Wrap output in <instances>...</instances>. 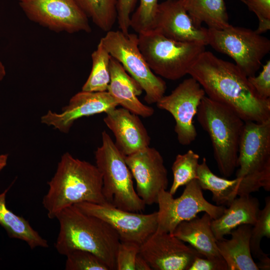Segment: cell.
Masks as SVG:
<instances>
[{
    "label": "cell",
    "instance_id": "cell-38",
    "mask_svg": "<svg viewBox=\"0 0 270 270\" xmlns=\"http://www.w3.org/2000/svg\"><path fill=\"white\" fill-rule=\"evenodd\" d=\"M8 156V154H0V172L6 166Z\"/></svg>",
    "mask_w": 270,
    "mask_h": 270
},
{
    "label": "cell",
    "instance_id": "cell-17",
    "mask_svg": "<svg viewBox=\"0 0 270 270\" xmlns=\"http://www.w3.org/2000/svg\"><path fill=\"white\" fill-rule=\"evenodd\" d=\"M152 30L174 40L208 45L207 28L196 25L179 0L158 4Z\"/></svg>",
    "mask_w": 270,
    "mask_h": 270
},
{
    "label": "cell",
    "instance_id": "cell-9",
    "mask_svg": "<svg viewBox=\"0 0 270 270\" xmlns=\"http://www.w3.org/2000/svg\"><path fill=\"white\" fill-rule=\"evenodd\" d=\"M208 44L226 54L248 77L255 76L270 51V40L255 30L233 26L221 30L207 28Z\"/></svg>",
    "mask_w": 270,
    "mask_h": 270
},
{
    "label": "cell",
    "instance_id": "cell-36",
    "mask_svg": "<svg viewBox=\"0 0 270 270\" xmlns=\"http://www.w3.org/2000/svg\"><path fill=\"white\" fill-rule=\"evenodd\" d=\"M188 270H228V268L225 260H216L197 256Z\"/></svg>",
    "mask_w": 270,
    "mask_h": 270
},
{
    "label": "cell",
    "instance_id": "cell-19",
    "mask_svg": "<svg viewBox=\"0 0 270 270\" xmlns=\"http://www.w3.org/2000/svg\"><path fill=\"white\" fill-rule=\"evenodd\" d=\"M110 72V81L107 91L118 102L120 106L143 118L153 115L154 109L142 103L138 98L143 90L140 85L112 56Z\"/></svg>",
    "mask_w": 270,
    "mask_h": 270
},
{
    "label": "cell",
    "instance_id": "cell-2",
    "mask_svg": "<svg viewBox=\"0 0 270 270\" xmlns=\"http://www.w3.org/2000/svg\"><path fill=\"white\" fill-rule=\"evenodd\" d=\"M42 204L52 219L63 209L80 202L104 204L102 174L96 166L64 154L55 174L48 182Z\"/></svg>",
    "mask_w": 270,
    "mask_h": 270
},
{
    "label": "cell",
    "instance_id": "cell-8",
    "mask_svg": "<svg viewBox=\"0 0 270 270\" xmlns=\"http://www.w3.org/2000/svg\"><path fill=\"white\" fill-rule=\"evenodd\" d=\"M100 41L110 54L140 85L148 104H156L166 89L165 82L151 70L138 44V34L110 30Z\"/></svg>",
    "mask_w": 270,
    "mask_h": 270
},
{
    "label": "cell",
    "instance_id": "cell-11",
    "mask_svg": "<svg viewBox=\"0 0 270 270\" xmlns=\"http://www.w3.org/2000/svg\"><path fill=\"white\" fill-rule=\"evenodd\" d=\"M28 18L56 32L73 34L92 30L88 18L75 0H18Z\"/></svg>",
    "mask_w": 270,
    "mask_h": 270
},
{
    "label": "cell",
    "instance_id": "cell-23",
    "mask_svg": "<svg viewBox=\"0 0 270 270\" xmlns=\"http://www.w3.org/2000/svg\"><path fill=\"white\" fill-rule=\"evenodd\" d=\"M252 228L250 224L240 225L230 232V239L217 241L218 252L228 270H258L250 249Z\"/></svg>",
    "mask_w": 270,
    "mask_h": 270
},
{
    "label": "cell",
    "instance_id": "cell-13",
    "mask_svg": "<svg viewBox=\"0 0 270 270\" xmlns=\"http://www.w3.org/2000/svg\"><path fill=\"white\" fill-rule=\"evenodd\" d=\"M84 212L108 223L116 232L120 241L140 245L158 227V212L148 214L124 210L106 203L82 202L74 204Z\"/></svg>",
    "mask_w": 270,
    "mask_h": 270
},
{
    "label": "cell",
    "instance_id": "cell-37",
    "mask_svg": "<svg viewBox=\"0 0 270 270\" xmlns=\"http://www.w3.org/2000/svg\"><path fill=\"white\" fill-rule=\"evenodd\" d=\"M134 268L135 270H152L148 262L139 254H138L136 258Z\"/></svg>",
    "mask_w": 270,
    "mask_h": 270
},
{
    "label": "cell",
    "instance_id": "cell-12",
    "mask_svg": "<svg viewBox=\"0 0 270 270\" xmlns=\"http://www.w3.org/2000/svg\"><path fill=\"white\" fill-rule=\"evenodd\" d=\"M205 96L200 84L190 77L184 80L170 94L164 95L156 103L158 108L168 112L173 116L176 122L174 132L182 145L190 144L197 136L194 118Z\"/></svg>",
    "mask_w": 270,
    "mask_h": 270
},
{
    "label": "cell",
    "instance_id": "cell-16",
    "mask_svg": "<svg viewBox=\"0 0 270 270\" xmlns=\"http://www.w3.org/2000/svg\"><path fill=\"white\" fill-rule=\"evenodd\" d=\"M118 106H120L118 102L108 91L82 90L71 98L61 112L48 110L41 117L40 120L42 124L67 133L77 120L102 112L106 113Z\"/></svg>",
    "mask_w": 270,
    "mask_h": 270
},
{
    "label": "cell",
    "instance_id": "cell-26",
    "mask_svg": "<svg viewBox=\"0 0 270 270\" xmlns=\"http://www.w3.org/2000/svg\"><path fill=\"white\" fill-rule=\"evenodd\" d=\"M92 68L82 90L86 92L107 91L110 81V64L111 56L100 42L91 55Z\"/></svg>",
    "mask_w": 270,
    "mask_h": 270
},
{
    "label": "cell",
    "instance_id": "cell-3",
    "mask_svg": "<svg viewBox=\"0 0 270 270\" xmlns=\"http://www.w3.org/2000/svg\"><path fill=\"white\" fill-rule=\"evenodd\" d=\"M60 230L55 248L66 256L74 250L92 252L110 270H116V257L120 240L116 232L102 220L87 214L75 205L68 206L56 216Z\"/></svg>",
    "mask_w": 270,
    "mask_h": 270
},
{
    "label": "cell",
    "instance_id": "cell-30",
    "mask_svg": "<svg viewBox=\"0 0 270 270\" xmlns=\"http://www.w3.org/2000/svg\"><path fill=\"white\" fill-rule=\"evenodd\" d=\"M158 0H140V4L131 16L130 27L138 34L153 30L158 5Z\"/></svg>",
    "mask_w": 270,
    "mask_h": 270
},
{
    "label": "cell",
    "instance_id": "cell-20",
    "mask_svg": "<svg viewBox=\"0 0 270 270\" xmlns=\"http://www.w3.org/2000/svg\"><path fill=\"white\" fill-rule=\"evenodd\" d=\"M212 218L204 212L200 218H196L180 222L172 234L187 242L204 257L216 260H224L220 254L217 240L211 227Z\"/></svg>",
    "mask_w": 270,
    "mask_h": 270
},
{
    "label": "cell",
    "instance_id": "cell-33",
    "mask_svg": "<svg viewBox=\"0 0 270 270\" xmlns=\"http://www.w3.org/2000/svg\"><path fill=\"white\" fill-rule=\"evenodd\" d=\"M249 10L257 16L258 25L255 32L260 34L270 29V0H243Z\"/></svg>",
    "mask_w": 270,
    "mask_h": 270
},
{
    "label": "cell",
    "instance_id": "cell-31",
    "mask_svg": "<svg viewBox=\"0 0 270 270\" xmlns=\"http://www.w3.org/2000/svg\"><path fill=\"white\" fill-rule=\"evenodd\" d=\"M66 256V270H110L102 259L87 250H74Z\"/></svg>",
    "mask_w": 270,
    "mask_h": 270
},
{
    "label": "cell",
    "instance_id": "cell-18",
    "mask_svg": "<svg viewBox=\"0 0 270 270\" xmlns=\"http://www.w3.org/2000/svg\"><path fill=\"white\" fill-rule=\"evenodd\" d=\"M104 122L113 132L116 148L125 156L150 146V138L138 117L124 108H114L106 113Z\"/></svg>",
    "mask_w": 270,
    "mask_h": 270
},
{
    "label": "cell",
    "instance_id": "cell-6",
    "mask_svg": "<svg viewBox=\"0 0 270 270\" xmlns=\"http://www.w3.org/2000/svg\"><path fill=\"white\" fill-rule=\"evenodd\" d=\"M139 48L151 70L169 80H177L186 74L206 45L182 42L166 37L154 30L138 34Z\"/></svg>",
    "mask_w": 270,
    "mask_h": 270
},
{
    "label": "cell",
    "instance_id": "cell-21",
    "mask_svg": "<svg viewBox=\"0 0 270 270\" xmlns=\"http://www.w3.org/2000/svg\"><path fill=\"white\" fill-rule=\"evenodd\" d=\"M197 180L202 190H210L217 206H228L238 196L250 194L254 189L244 180L236 178L228 180L214 174L205 158L197 168Z\"/></svg>",
    "mask_w": 270,
    "mask_h": 270
},
{
    "label": "cell",
    "instance_id": "cell-15",
    "mask_svg": "<svg viewBox=\"0 0 270 270\" xmlns=\"http://www.w3.org/2000/svg\"><path fill=\"white\" fill-rule=\"evenodd\" d=\"M136 182V192L146 205L157 204L162 190H166L168 174L164 158L154 148L149 146L125 156Z\"/></svg>",
    "mask_w": 270,
    "mask_h": 270
},
{
    "label": "cell",
    "instance_id": "cell-25",
    "mask_svg": "<svg viewBox=\"0 0 270 270\" xmlns=\"http://www.w3.org/2000/svg\"><path fill=\"white\" fill-rule=\"evenodd\" d=\"M198 26L205 23L208 28L221 30L229 26L224 0H179Z\"/></svg>",
    "mask_w": 270,
    "mask_h": 270
},
{
    "label": "cell",
    "instance_id": "cell-7",
    "mask_svg": "<svg viewBox=\"0 0 270 270\" xmlns=\"http://www.w3.org/2000/svg\"><path fill=\"white\" fill-rule=\"evenodd\" d=\"M236 178L244 180L256 192L270 191V120L244 122L238 150Z\"/></svg>",
    "mask_w": 270,
    "mask_h": 270
},
{
    "label": "cell",
    "instance_id": "cell-4",
    "mask_svg": "<svg viewBox=\"0 0 270 270\" xmlns=\"http://www.w3.org/2000/svg\"><path fill=\"white\" fill-rule=\"evenodd\" d=\"M196 115L199 124L209 135L220 173L230 177L238 167V144L244 122L231 108L206 96Z\"/></svg>",
    "mask_w": 270,
    "mask_h": 270
},
{
    "label": "cell",
    "instance_id": "cell-29",
    "mask_svg": "<svg viewBox=\"0 0 270 270\" xmlns=\"http://www.w3.org/2000/svg\"><path fill=\"white\" fill-rule=\"evenodd\" d=\"M199 158V155L192 150L176 156L172 166L174 178L168 191L170 194H174L180 187L186 186L192 180L197 179Z\"/></svg>",
    "mask_w": 270,
    "mask_h": 270
},
{
    "label": "cell",
    "instance_id": "cell-39",
    "mask_svg": "<svg viewBox=\"0 0 270 270\" xmlns=\"http://www.w3.org/2000/svg\"><path fill=\"white\" fill-rule=\"evenodd\" d=\"M6 74V68L2 63L0 60V82L2 80Z\"/></svg>",
    "mask_w": 270,
    "mask_h": 270
},
{
    "label": "cell",
    "instance_id": "cell-14",
    "mask_svg": "<svg viewBox=\"0 0 270 270\" xmlns=\"http://www.w3.org/2000/svg\"><path fill=\"white\" fill-rule=\"evenodd\" d=\"M138 254L154 270H188L196 257H204L173 234L158 231L140 246Z\"/></svg>",
    "mask_w": 270,
    "mask_h": 270
},
{
    "label": "cell",
    "instance_id": "cell-35",
    "mask_svg": "<svg viewBox=\"0 0 270 270\" xmlns=\"http://www.w3.org/2000/svg\"><path fill=\"white\" fill-rule=\"evenodd\" d=\"M138 0H117V19L120 30L124 34L128 33L131 13Z\"/></svg>",
    "mask_w": 270,
    "mask_h": 270
},
{
    "label": "cell",
    "instance_id": "cell-1",
    "mask_svg": "<svg viewBox=\"0 0 270 270\" xmlns=\"http://www.w3.org/2000/svg\"><path fill=\"white\" fill-rule=\"evenodd\" d=\"M188 74L200 84L207 96L231 108L244 122L270 120V98L259 96L235 64L204 50Z\"/></svg>",
    "mask_w": 270,
    "mask_h": 270
},
{
    "label": "cell",
    "instance_id": "cell-28",
    "mask_svg": "<svg viewBox=\"0 0 270 270\" xmlns=\"http://www.w3.org/2000/svg\"><path fill=\"white\" fill-rule=\"evenodd\" d=\"M88 18L102 30H112L117 19V0H75Z\"/></svg>",
    "mask_w": 270,
    "mask_h": 270
},
{
    "label": "cell",
    "instance_id": "cell-24",
    "mask_svg": "<svg viewBox=\"0 0 270 270\" xmlns=\"http://www.w3.org/2000/svg\"><path fill=\"white\" fill-rule=\"evenodd\" d=\"M9 188L0 194V225L10 238L24 242L31 249L48 248L47 240L32 228L28 220L6 206V196Z\"/></svg>",
    "mask_w": 270,
    "mask_h": 270
},
{
    "label": "cell",
    "instance_id": "cell-27",
    "mask_svg": "<svg viewBox=\"0 0 270 270\" xmlns=\"http://www.w3.org/2000/svg\"><path fill=\"white\" fill-rule=\"evenodd\" d=\"M252 228L250 249L252 254L258 260L256 264L258 270H269L270 259L268 254L261 249L260 244L262 238H270V196L265 198V206L260 210L256 220Z\"/></svg>",
    "mask_w": 270,
    "mask_h": 270
},
{
    "label": "cell",
    "instance_id": "cell-40",
    "mask_svg": "<svg viewBox=\"0 0 270 270\" xmlns=\"http://www.w3.org/2000/svg\"><path fill=\"white\" fill-rule=\"evenodd\" d=\"M240 0L242 1H242H243V0Z\"/></svg>",
    "mask_w": 270,
    "mask_h": 270
},
{
    "label": "cell",
    "instance_id": "cell-5",
    "mask_svg": "<svg viewBox=\"0 0 270 270\" xmlns=\"http://www.w3.org/2000/svg\"><path fill=\"white\" fill-rule=\"evenodd\" d=\"M102 141L94 157L96 166L102 174V194L106 203L132 212L144 210L146 204L135 190L125 156L105 130L102 133Z\"/></svg>",
    "mask_w": 270,
    "mask_h": 270
},
{
    "label": "cell",
    "instance_id": "cell-32",
    "mask_svg": "<svg viewBox=\"0 0 270 270\" xmlns=\"http://www.w3.org/2000/svg\"><path fill=\"white\" fill-rule=\"evenodd\" d=\"M140 246L133 242L120 241L116 257V270H135L134 263Z\"/></svg>",
    "mask_w": 270,
    "mask_h": 270
},
{
    "label": "cell",
    "instance_id": "cell-34",
    "mask_svg": "<svg viewBox=\"0 0 270 270\" xmlns=\"http://www.w3.org/2000/svg\"><path fill=\"white\" fill-rule=\"evenodd\" d=\"M248 79L258 95L264 99L270 98V60L266 62L257 76H248Z\"/></svg>",
    "mask_w": 270,
    "mask_h": 270
},
{
    "label": "cell",
    "instance_id": "cell-22",
    "mask_svg": "<svg viewBox=\"0 0 270 270\" xmlns=\"http://www.w3.org/2000/svg\"><path fill=\"white\" fill-rule=\"evenodd\" d=\"M260 210V202L256 198L250 194L236 198L219 218L212 220L211 227L215 238L217 240H223L226 235L242 224L252 226Z\"/></svg>",
    "mask_w": 270,
    "mask_h": 270
},
{
    "label": "cell",
    "instance_id": "cell-10",
    "mask_svg": "<svg viewBox=\"0 0 270 270\" xmlns=\"http://www.w3.org/2000/svg\"><path fill=\"white\" fill-rule=\"evenodd\" d=\"M185 186L182 195L176 198L166 190L160 192L157 202L158 210L156 231L172 234L180 222L196 218L200 212L208 214L212 220L223 214L226 208L207 201L196 179Z\"/></svg>",
    "mask_w": 270,
    "mask_h": 270
}]
</instances>
